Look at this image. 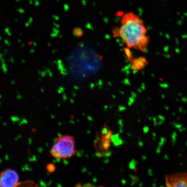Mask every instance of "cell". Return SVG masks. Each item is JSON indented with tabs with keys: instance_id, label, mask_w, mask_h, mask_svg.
Listing matches in <instances>:
<instances>
[{
	"instance_id": "obj_4",
	"label": "cell",
	"mask_w": 187,
	"mask_h": 187,
	"mask_svg": "<svg viewBox=\"0 0 187 187\" xmlns=\"http://www.w3.org/2000/svg\"><path fill=\"white\" fill-rule=\"evenodd\" d=\"M167 186L187 187V173L174 174L166 177Z\"/></svg>"
},
{
	"instance_id": "obj_5",
	"label": "cell",
	"mask_w": 187,
	"mask_h": 187,
	"mask_svg": "<svg viewBox=\"0 0 187 187\" xmlns=\"http://www.w3.org/2000/svg\"><path fill=\"white\" fill-rule=\"evenodd\" d=\"M46 169L48 172L52 173L56 171V166L54 163H48L46 166Z\"/></svg>"
},
{
	"instance_id": "obj_1",
	"label": "cell",
	"mask_w": 187,
	"mask_h": 187,
	"mask_svg": "<svg viewBox=\"0 0 187 187\" xmlns=\"http://www.w3.org/2000/svg\"><path fill=\"white\" fill-rule=\"evenodd\" d=\"M147 28L143 20L132 12L122 15L120 24L114 35L122 40L129 49L145 52L149 43Z\"/></svg>"
},
{
	"instance_id": "obj_3",
	"label": "cell",
	"mask_w": 187,
	"mask_h": 187,
	"mask_svg": "<svg viewBox=\"0 0 187 187\" xmlns=\"http://www.w3.org/2000/svg\"><path fill=\"white\" fill-rule=\"evenodd\" d=\"M20 184L19 175L14 169L8 168L0 173V187H15Z\"/></svg>"
},
{
	"instance_id": "obj_2",
	"label": "cell",
	"mask_w": 187,
	"mask_h": 187,
	"mask_svg": "<svg viewBox=\"0 0 187 187\" xmlns=\"http://www.w3.org/2000/svg\"><path fill=\"white\" fill-rule=\"evenodd\" d=\"M52 157L56 159H69L77 153L76 139L73 136L65 134L57 136L49 150Z\"/></svg>"
}]
</instances>
